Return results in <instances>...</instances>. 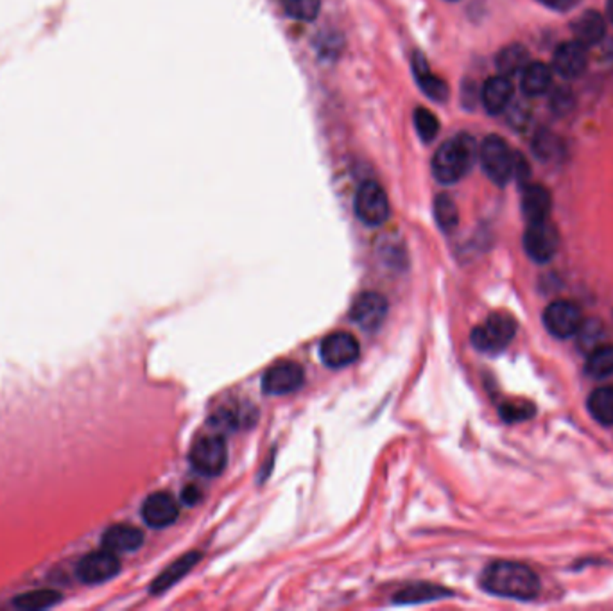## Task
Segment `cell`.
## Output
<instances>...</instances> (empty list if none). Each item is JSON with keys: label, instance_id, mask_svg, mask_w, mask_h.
<instances>
[{"label": "cell", "instance_id": "7a4b0ae2", "mask_svg": "<svg viewBox=\"0 0 613 611\" xmlns=\"http://www.w3.org/2000/svg\"><path fill=\"white\" fill-rule=\"evenodd\" d=\"M479 158V147L474 137L461 133L440 146L433 158V172L440 183L459 181Z\"/></svg>", "mask_w": 613, "mask_h": 611}, {"label": "cell", "instance_id": "8992f818", "mask_svg": "<svg viewBox=\"0 0 613 611\" xmlns=\"http://www.w3.org/2000/svg\"><path fill=\"white\" fill-rule=\"evenodd\" d=\"M389 199L377 181H364L355 195V214L368 226H380L389 218Z\"/></svg>", "mask_w": 613, "mask_h": 611}, {"label": "cell", "instance_id": "5b68a950", "mask_svg": "<svg viewBox=\"0 0 613 611\" xmlns=\"http://www.w3.org/2000/svg\"><path fill=\"white\" fill-rule=\"evenodd\" d=\"M228 461L227 443L219 436L199 438L190 450V463L201 475L216 477L219 475Z\"/></svg>", "mask_w": 613, "mask_h": 611}, {"label": "cell", "instance_id": "d6986e66", "mask_svg": "<svg viewBox=\"0 0 613 611\" xmlns=\"http://www.w3.org/2000/svg\"><path fill=\"white\" fill-rule=\"evenodd\" d=\"M413 67H415L417 81H418L420 88L427 93V97H431L433 100H438V103H445V100L449 99V86L443 79L431 74L424 54H420V52L415 54Z\"/></svg>", "mask_w": 613, "mask_h": 611}, {"label": "cell", "instance_id": "d590c367", "mask_svg": "<svg viewBox=\"0 0 613 611\" xmlns=\"http://www.w3.org/2000/svg\"><path fill=\"white\" fill-rule=\"evenodd\" d=\"M183 500L187 502V504H195L199 498H201V491H199V488H195V486H187L185 489H183Z\"/></svg>", "mask_w": 613, "mask_h": 611}, {"label": "cell", "instance_id": "d6a6232c", "mask_svg": "<svg viewBox=\"0 0 613 611\" xmlns=\"http://www.w3.org/2000/svg\"><path fill=\"white\" fill-rule=\"evenodd\" d=\"M572 107H574V95L569 90L561 88V90L554 91V95L551 99V108L554 114L565 115L572 110Z\"/></svg>", "mask_w": 613, "mask_h": 611}, {"label": "cell", "instance_id": "ac0fdd59", "mask_svg": "<svg viewBox=\"0 0 613 611\" xmlns=\"http://www.w3.org/2000/svg\"><path fill=\"white\" fill-rule=\"evenodd\" d=\"M572 33H574V40L577 44H581L583 47H593L606 35L604 17L595 10H588L574 20Z\"/></svg>", "mask_w": 613, "mask_h": 611}, {"label": "cell", "instance_id": "e575fe53", "mask_svg": "<svg viewBox=\"0 0 613 611\" xmlns=\"http://www.w3.org/2000/svg\"><path fill=\"white\" fill-rule=\"evenodd\" d=\"M538 3L554 12H569L579 4V0H538Z\"/></svg>", "mask_w": 613, "mask_h": 611}, {"label": "cell", "instance_id": "52a82bcc", "mask_svg": "<svg viewBox=\"0 0 613 611\" xmlns=\"http://www.w3.org/2000/svg\"><path fill=\"white\" fill-rule=\"evenodd\" d=\"M119 570H121L119 554L102 547L100 551H93L86 554L84 558H81V561L77 563L76 574H77V579L84 584H100L115 577Z\"/></svg>", "mask_w": 613, "mask_h": 611}, {"label": "cell", "instance_id": "ba28073f", "mask_svg": "<svg viewBox=\"0 0 613 611\" xmlns=\"http://www.w3.org/2000/svg\"><path fill=\"white\" fill-rule=\"evenodd\" d=\"M583 323L581 309L569 299L553 301L544 313V325L558 339L574 337Z\"/></svg>", "mask_w": 613, "mask_h": 611}, {"label": "cell", "instance_id": "e0dca14e", "mask_svg": "<svg viewBox=\"0 0 613 611\" xmlns=\"http://www.w3.org/2000/svg\"><path fill=\"white\" fill-rule=\"evenodd\" d=\"M144 544V533L133 526L117 524L102 535V547L115 552V554H126L140 549Z\"/></svg>", "mask_w": 613, "mask_h": 611}, {"label": "cell", "instance_id": "83f0119b", "mask_svg": "<svg viewBox=\"0 0 613 611\" xmlns=\"http://www.w3.org/2000/svg\"><path fill=\"white\" fill-rule=\"evenodd\" d=\"M533 151L535 155L544 160V162H551L554 158L560 156L561 153V142L560 139L551 133L549 130H540L535 139H533Z\"/></svg>", "mask_w": 613, "mask_h": 611}, {"label": "cell", "instance_id": "6da1fadb", "mask_svg": "<svg viewBox=\"0 0 613 611\" xmlns=\"http://www.w3.org/2000/svg\"><path fill=\"white\" fill-rule=\"evenodd\" d=\"M482 586L495 595L529 600L540 591L538 575L526 565L515 561H495L482 575Z\"/></svg>", "mask_w": 613, "mask_h": 611}, {"label": "cell", "instance_id": "d4e9b609", "mask_svg": "<svg viewBox=\"0 0 613 611\" xmlns=\"http://www.w3.org/2000/svg\"><path fill=\"white\" fill-rule=\"evenodd\" d=\"M61 595L56 590L42 588V590H33L28 593H22L15 600V607L19 609H47L54 606Z\"/></svg>", "mask_w": 613, "mask_h": 611}, {"label": "cell", "instance_id": "277c9868", "mask_svg": "<svg viewBox=\"0 0 613 611\" xmlns=\"http://www.w3.org/2000/svg\"><path fill=\"white\" fill-rule=\"evenodd\" d=\"M517 334V323L506 313L491 314L484 325L474 329L472 345L486 353L502 352Z\"/></svg>", "mask_w": 613, "mask_h": 611}, {"label": "cell", "instance_id": "1f68e13d", "mask_svg": "<svg viewBox=\"0 0 613 611\" xmlns=\"http://www.w3.org/2000/svg\"><path fill=\"white\" fill-rule=\"evenodd\" d=\"M579 337V346L585 352L593 350L597 345H601V336H602V325L599 321H583L577 334Z\"/></svg>", "mask_w": 613, "mask_h": 611}, {"label": "cell", "instance_id": "4316f807", "mask_svg": "<svg viewBox=\"0 0 613 611\" xmlns=\"http://www.w3.org/2000/svg\"><path fill=\"white\" fill-rule=\"evenodd\" d=\"M282 4L291 19L311 22L320 13L322 0H282Z\"/></svg>", "mask_w": 613, "mask_h": 611}, {"label": "cell", "instance_id": "836d02e7", "mask_svg": "<svg viewBox=\"0 0 613 611\" xmlns=\"http://www.w3.org/2000/svg\"><path fill=\"white\" fill-rule=\"evenodd\" d=\"M531 176V167L526 162V158L521 153H515V163H513V178L521 183L526 185V181Z\"/></svg>", "mask_w": 613, "mask_h": 611}, {"label": "cell", "instance_id": "4dcf8cb0", "mask_svg": "<svg viewBox=\"0 0 613 611\" xmlns=\"http://www.w3.org/2000/svg\"><path fill=\"white\" fill-rule=\"evenodd\" d=\"M415 128L424 142H433L440 131V123L427 108L415 110Z\"/></svg>", "mask_w": 613, "mask_h": 611}, {"label": "cell", "instance_id": "7402d4cb", "mask_svg": "<svg viewBox=\"0 0 613 611\" xmlns=\"http://www.w3.org/2000/svg\"><path fill=\"white\" fill-rule=\"evenodd\" d=\"M588 411L601 425H613V387H599L588 398Z\"/></svg>", "mask_w": 613, "mask_h": 611}, {"label": "cell", "instance_id": "8fae6325", "mask_svg": "<svg viewBox=\"0 0 613 611\" xmlns=\"http://www.w3.org/2000/svg\"><path fill=\"white\" fill-rule=\"evenodd\" d=\"M322 361L329 368H345L357 361L361 346L357 339L348 332H334L325 337L320 348Z\"/></svg>", "mask_w": 613, "mask_h": 611}, {"label": "cell", "instance_id": "cb8c5ba5", "mask_svg": "<svg viewBox=\"0 0 613 611\" xmlns=\"http://www.w3.org/2000/svg\"><path fill=\"white\" fill-rule=\"evenodd\" d=\"M586 373L593 378H604L613 375V345H597L588 352Z\"/></svg>", "mask_w": 613, "mask_h": 611}, {"label": "cell", "instance_id": "9a60e30c", "mask_svg": "<svg viewBox=\"0 0 613 611\" xmlns=\"http://www.w3.org/2000/svg\"><path fill=\"white\" fill-rule=\"evenodd\" d=\"M481 99L488 114L498 115L509 107L511 99H513V84H511L509 77L506 75H493L482 84Z\"/></svg>", "mask_w": 613, "mask_h": 611}, {"label": "cell", "instance_id": "f546056e", "mask_svg": "<svg viewBox=\"0 0 613 611\" xmlns=\"http://www.w3.org/2000/svg\"><path fill=\"white\" fill-rule=\"evenodd\" d=\"M535 415V407L531 401L526 400H513V401H506L500 407V417L509 422V424H517V422H524L528 418H531Z\"/></svg>", "mask_w": 613, "mask_h": 611}, {"label": "cell", "instance_id": "f1b7e54d", "mask_svg": "<svg viewBox=\"0 0 613 611\" xmlns=\"http://www.w3.org/2000/svg\"><path fill=\"white\" fill-rule=\"evenodd\" d=\"M442 595H449L447 590L438 588V586H431V584H417L411 588H405L400 593H396V602H422V600H433V599H440Z\"/></svg>", "mask_w": 613, "mask_h": 611}, {"label": "cell", "instance_id": "44dd1931", "mask_svg": "<svg viewBox=\"0 0 613 611\" xmlns=\"http://www.w3.org/2000/svg\"><path fill=\"white\" fill-rule=\"evenodd\" d=\"M495 65L498 74L506 77L522 74V70L529 65V51L522 44H511L497 54Z\"/></svg>", "mask_w": 613, "mask_h": 611}, {"label": "cell", "instance_id": "9c48e42d", "mask_svg": "<svg viewBox=\"0 0 613 611\" xmlns=\"http://www.w3.org/2000/svg\"><path fill=\"white\" fill-rule=\"evenodd\" d=\"M560 246V235L558 230L545 221L538 223H529L526 234H524V248L526 253L535 260V262H549Z\"/></svg>", "mask_w": 613, "mask_h": 611}, {"label": "cell", "instance_id": "2e32d148", "mask_svg": "<svg viewBox=\"0 0 613 611\" xmlns=\"http://www.w3.org/2000/svg\"><path fill=\"white\" fill-rule=\"evenodd\" d=\"M553 195L544 185H526L522 192V214L529 223L549 219Z\"/></svg>", "mask_w": 613, "mask_h": 611}, {"label": "cell", "instance_id": "4fadbf2b", "mask_svg": "<svg viewBox=\"0 0 613 611\" xmlns=\"http://www.w3.org/2000/svg\"><path fill=\"white\" fill-rule=\"evenodd\" d=\"M179 512L174 496L167 491L153 493L142 505V519L149 528L162 529L176 522Z\"/></svg>", "mask_w": 613, "mask_h": 611}, {"label": "cell", "instance_id": "484cf974", "mask_svg": "<svg viewBox=\"0 0 613 611\" xmlns=\"http://www.w3.org/2000/svg\"><path fill=\"white\" fill-rule=\"evenodd\" d=\"M434 216L443 232H452L459 223V212L450 195L440 194L434 201Z\"/></svg>", "mask_w": 613, "mask_h": 611}, {"label": "cell", "instance_id": "ffe728a7", "mask_svg": "<svg viewBox=\"0 0 613 611\" xmlns=\"http://www.w3.org/2000/svg\"><path fill=\"white\" fill-rule=\"evenodd\" d=\"M551 84H553V68L549 65L529 61V65L522 70L521 86L526 95L529 97L544 95L551 88Z\"/></svg>", "mask_w": 613, "mask_h": 611}, {"label": "cell", "instance_id": "7c38bea8", "mask_svg": "<svg viewBox=\"0 0 613 611\" xmlns=\"http://www.w3.org/2000/svg\"><path fill=\"white\" fill-rule=\"evenodd\" d=\"M387 316V299L378 292L361 294L350 309V318L366 330H375Z\"/></svg>", "mask_w": 613, "mask_h": 611}, {"label": "cell", "instance_id": "8d00e7d4", "mask_svg": "<svg viewBox=\"0 0 613 611\" xmlns=\"http://www.w3.org/2000/svg\"><path fill=\"white\" fill-rule=\"evenodd\" d=\"M606 15H608L609 22L613 24V0H608L606 3Z\"/></svg>", "mask_w": 613, "mask_h": 611}, {"label": "cell", "instance_id": "3957f363", "mask_svg": "<svg viewBox=\"0 0 613 611\" xmlns=\"http://www.w3.org/2000/svg\"><path fill=\"white\" fill-rule=\"evenodd\" d=\"M479 160L486 176L497 183L506 185L513 178L515 153L509 149L507 142L498 135H490L479 147Z\"/></svg>", "mask_w": 613, "mask_h": 611}, {"label": "cell", "instance_id": "5bb4252c", "mask_svg": "<svg viewBox=\"0 0 613 611\" xmlns=\"http://www.w3.org/2000/svg\"><path fill=\"white\" fill-rule=\"evenodd\" d=\"M586 63H588L586 47H583L576 40L565 42L554 52L553 70L565 79H574L585 72Z\"/></svg>", "mask_w": 613, "mask_h": 611}, {"label": "cell", "instance_id": "603a6c76", "mask_svg": "<svg viewBox=\"0 0 613 611\" xmlns=\"http://www.w3.org/2000/svg\"><path fill=\"white\" fill-rule=\"evenodd\" d=\"M199 552H188L187 556H183V558H179L176 563H172L160 577H156L155 579V583H153V588H151V591L153 593H160V591H163V590H167L169 586H172L174 583H178L197 561H199Z\"/></svg>", "mask_w": 613, "mask_h": 611}, {"label": "cell", "instance_id": "30bf717a", "mask_svg": "<svg viewBox=\"0 0 613 611\" xmlns=\"http://www.w3.org/2000/svg\"><path fill=\"white\" fill-rule=\"evenodd\" d=\"M305 382V373L299 364L292 361H280L273 364L264 378H262V389L267 394L282 396L298 391Z\"/></svg>", "mask_w": 613, "mask_h": 611}]
</instances>
